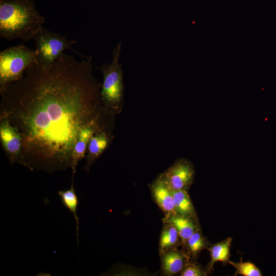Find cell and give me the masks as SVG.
I'll list each match as a JSON object with an SVG mask.
<instances>
[{
	"label": "cell",
	"instance_id": "1",
	"mask_svg": "<svg viewBox=\"0 0 276 276\" xmlns=\"http://www.w3.org/2000/svg\"><path fill=\"white\" fill-rule=\"evenodd\" d=\"M82 58L63 53L51 65L36 63L0 88V119L19 133V164L32 171L71 168L81 130L96 126L105 130L101 84L93 75L92 57Z\"/></svg>",
	"mask_w": 276,
	"mask_h": 276
},
{
	"label": "cell",
	"instance_id": "2",
	"mask_svg": "<svg viewBox=\"0 0 276 276\" xmlns=\"http://www.w3.org/2000/svg\"><path fill=\"white\" fill-rule=\"evenodd\" d=\"M44 21L34 0H0V36L5 39H33Z\"/></svg>",
	"mask_w": 276,
	"mask_h": 276
},
{
	"label": "cell",
	"instance_id": "3",
	"mask_svg": "<svg viewBox=\"0 0 276 276\" xmlns=\"http://www.w3.org/2000/svg\"><path fill=\"white\" fill-rule=\"evenodd\" d=\"M122 48L119 43L114 49L110 63L98 67L103 74L101 97L103 106L110 114L116 113L121 108L123 98V80L122 65L119 57Z\"/></svg>",
	"mask_w": 276,
	"mask_h": 276
},
{
	"label": "cell",
	"instance_id": "4",
	"mask_svg": "<svg viewBox=\"0 0 276 276\" xmlns=\"http://www.w3.org/2000/svg\"><path fill=\"white\" fill-rule=\"evenodd\" d=\"M37 51L24 44L0 53V88L20 78L27 68L37 62Z\"/></svg>",
	"mask_w": 276,
	"mask_h": 276
},
{
	"label": "cell",
	"instance_id": "5",
	"mask_svg": "<svg viewBox=\"0 0 276 276\" xmlns=\"http://www.w3.org/2000/svg\"><path fill=\"white\" fill-rule=\"evenodd\" d=\"M37 51V63L43 66L53 64L66 50H71L80 55L73 49L76 41L68 40L66 36L51 32L43 27L33 36Z\"/></svg>",
	"mask_w": 276,
	"mask_h": 276
},
{
	"label": "cell",
	"instance_id": "6",
	"mask_svg": "<svg viewBox=\"0 0 276 276\" xmlns=\"http://www.w3.org/2000/svg\"><path fill=\"white\" fill-rule=\"evenodd\" d=\"M0 139L10 164L19 163L21 140L18 131L8 121L0 119Z\"/></svg>",
	"mask_w": 276,
	"mask_h": 276
},
{
	"label": "cell",
	"instance_id": "7",
	"mask_svg": "<svg viewBox=\"0 0 276 276\" xmlns=\"http://www.w3.org/2000/svg\"><path fill=\"white\" fill-rule=\"evenodd\" d=\"M193 176L194 170L191 164L180 160L160 177L170 189L186 190L191 183Z\"/></svg>",
	"mask_w": 276,
	"mask_h": 276
},
{
	"label": "cell",
	"instance_id": "8",
	"mask_svg": "<svg viewBox=\"0 0 276 276\" xmlns=\"http://www.w3.org/2000/svg\"><path fill=\"white\" fill-rule=\"evenodd\" d=\"M106 131L98 127L87 126L82 129L75 145L72 155L71 168L73 177L76 172V168L79 160L85 156L86 147L91 137L97 132Z\"/></svg>",
	"mask_w": 276,
	"mask_h": 276
},
{
	"label": "cell",
	"instance_id": "9",
	"mask_svg": "<svg viewBox=\"0 0 276 276\" xmlns=\"http://www.w3.org/2000/svg\"><path fill=\"white\" fill-rule=\"evenodd\" d=\"M153 195L158 206L170 216L176 214L171 189L160 177L152 186Z\"/></svg>",
	"mask_w": 276,
	"mask_h": 276
},
{
	"label": "cell",
	"instance_id": "10",
	"mask_svg": "<svg viewBox=\"0 0 276 276\" xmlns=\"http://www.w3.org/2000/svg\"><path fill=\"white\" fill-rule=\"evenodd\" d=\"M109 141L108 134L106 131L97 132L91 137L88 145L86 164L84 167L87 171L107 148Z\"/></svg>",
	"mask_w": 276,
	"mask_h": 276
},
{
	"label": "cell",
	"instance_id": "11",
	"mask_svg": "<svg viewBox=\"0 0 276 276\" xmlns=\"http://www.w3.org/2000/svg\"><path fill=\"white\" fill-rule=\"evenodd\" d=\"M171 191L176 214L188 217L192 215L194 208L186 190L171 189Z\"/></svg>",
	"mask_w": 276,
	"mask_h": 276
},
{
	"label": "cell",
	"instance_id": "12",
	"mask_svg": "<svg viewBox=\"0 0 276 276\" xmlns=\"http://www.w3.org/2000/svg\"><path fill=\"white\" fill-rule=\"evenodd\" d=\"M73 179L72 178V183L71 188L66 190H60L58 192V194L60 198L62 204L69 211L74 215L76 223L77 239L78 242V229L79 228V218L77 215V207L79 200L75 192L73 186Z\"/></svg>",
	"mask_w": 276,
	"mask_h": 276
},
{
	"label": "cell",
	"instance_id": "13",
	"mask_svg": "<svg viewBox=\"0 0 276 276\" xmlns=\"http://www.w3.org/2000/svg\"><path fill=\"white\" fill-rule=\"evenodd\" d=\"M232 239L227 238L225 240L212 246L209 249L211 260L209 264L210 269L217 262L226 263L229 262L231 245Z\"/></svg>",
	"mask_w": 276,
	"mask_h": 276
},
{
	"label": "cell",
	"instance_id": "14",
	"mask_svg": "<svg viewBox=\"0 0 276 276\" xmlns=\"http://www.w3.org/2000/svg\"><path fill=\"white\" fill-rule=\"evenodd\" d=\"M168 222L176 228L179 237L183 242H186L195 232L194 224L188 217L178 214L171 215Z\"/></svg>",
	"mask_w": 276,
	"mask_h": 276
},
{
	"label": "cell",
	"instance_id": "15",
	"mask_svg": "<svg viewBox=\"0 0 276 276\" xmlns=\"http://www.w3.org/2000/svg\"><path fill=\"white\" fill-rule=\"evenodd\" d=\"M162 263L165 272L172 275L181 270L184 265V259L180 253L171 251L164 255Z\"/></svg>",
	"mask_w": 276,
	"mask_h": 276
},
{
	"label": "cell",
	"instance_id": "16",
	"mask_svg": "<svg viewBox=\"0 0 276 276\" xmlns=\"http://www.w3.org/2000/svg\"><path fill=\"white\" fill-rule=\"evenodd\" d=\"M178 233L176 228L169 223L162 232L159 246L160 250H165L174 246L177 242Z\"/></svg>",
	"mask_w": 276,
	"mask_h": 276
},
{
	"label": "cell",
	"instance_id": "17",
	"mask_svg": "<svg viewBox=\"0 0 276 276\" xmlns=\"http://www.w3.org/2000/svg\"><path fill=\"white\" fill-rule=\"evenodd\" d=\"M228 263L236 269V275L243 276H261L260 269L252 263L250 262H234L229 261Z\"/></svg>",
	"mask_w": 276,
	"mask_h": 276
},
{
	"label": "cell",
	"instance_id": "18",
	"mask_svg": "<svg viewBox=\"0 0 276 276\" xmlns=\"http://www.w3.org/2000/svg\"><path fill=\"white\" fill-rule=\"evenodd\" d=\"M189 249L194 255L199 252L204 246V241L200 233L195 231L187 241Z\"/></svg>",
	"mask_w": 276,
	"mask_h": 276
},
{
	"label": "cell",
	"instance_id": "19",
	"mask_svg": "<svg viewBox=\"0 0 276 276\" xmlns=\"http://www.w3.org/2000/svg\"><path fill=\"white\" fill-rule=\"evenodd\" d=\"M204 273L199 267L191 265L186 267L181 273V276H202Z\"/></svg>",
	"mask_w": 276,
	"mask_h": 276
}]
</instances>
